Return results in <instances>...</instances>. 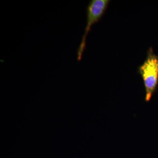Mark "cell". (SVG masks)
I'll return each mask as SVG.
<instances>
[{
  "label": "cell",
  "mask_w": 158,
  "mask_h": 158,
  "mask_svg": "<svg viewBox=\"0 0 158 158\" xmlns=\"http://www.w3.org/2000/svg\"><path fill=\"white\" fill-rule=\"evenodd\" d=\"M109 0H91L87 9V26L81 44L77 50V60L81 59L86 46V38L92 26L101 19L107 9Z\"/></svg>",
  "instance_id": "7a4b0ae2"
},
{
  "label": "cell",
  "mask_w": 158,
  "mask_h": 158,
  "mask_svg": "<svg viewBox=\"0 0 158 158\" xmlns=\"http://www.w3.org/2000/svg\"><path fill=\"white\" fill-rule=\"evenodd\" d=\"M138 73L144 82L145 101L149 102L158 84V56L154 53L152 48L148 49L147 58L138 68Z\"/></svg>",
  "instance_id": "6da1fadb"
}]
</instances>
